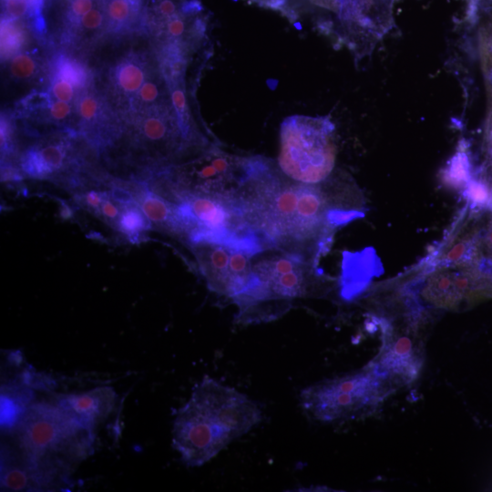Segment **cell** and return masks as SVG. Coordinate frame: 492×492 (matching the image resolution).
Here are the masks:
<instances>
[{"label":"cell","instance_id":"1","mask_svg":"<svg viewBox=\"0 0 492 492\" xmlns=\"http://www.w3.org/2000/svg\"><path fill=\"white\" fill-rule=\"evenodd\" d=\"M237 200L267 250L316 264L335 231L364 215L362 195L347 176L332 173L320 183L305 184L261 157L252 158Z\"/></svg>","mask_w":492,"mask_h":492},{"label":"cell","instance_id":"2","mask_svg":"<svg viewBox=\"0 0 492 492\" xmlns=\"http://www.w3.org/2000/svg\"><path fill=\"white\" fill-rule=\"evenodd\" d=\"M262 420L259 405L233 387L205 375L178 411L172 446L188 466H200Z\"/></svg>","mask_w":492,"mask_h":492},{"label":"cell","instance_id":"3","mask_svg":"<svg viewBox=\"0 0 492 492\" xmlns=\"http://www.w3.org/2000/svg\"><path fill=\"white\" fill-rule=\"evenodd\" d=\"M95 435L56 404L26 407L15 430L17 449L54 482L91 452Z\"/></svg>","mask_w":492,"mask_h":492},{"label":"cell","instance_id":"4","mask_svg":"<svg viewBox=\"0 0 492 492\" xmlns=\"http://www.w3.org/2000/svg\"><path fill=\"white\" fill-rule=\"evenodd\" d=\"M251 161L252 157L235 156L210 146L192 159L161 168L146 183L173 202L191 195L237 197Z\"/></svg>","mask_w":492,"mask_h":492},{"label":"cell","instance_id":"5","mask_svg":"<svg viewBox=\"0 0 492 492\" xmlns=\"http://www.w3.org/2000/svg\"><path fill=\"white\" fill-rule=\"evenodd\" d=\"M277 252L253 262L259 286L247 306L239 312V321L274 319L275 314L285 313L293 300L321 294L323 275L315 262Z\"/></svg>","mask_w":492,"mask_h":492},{"label":"cell","instance_id":"6","mask_svg":"<svg viewBox=\"0 0 492 492\" xmlns=\"http://www.w3.org/2000/svg\"><path fill=\"white\" fill-rule=\"evenodd\" d=\"M393 387L385 376L369 364L361 371L303 388L300 404L317 421H344L372 414Z\"/></svg>","mask_w":492,"mask_h":492},{"label":"cell","instance_id":"7","mask_svg":"<svg viewBox=\"0 0 492 492\" xmlns=\"http://www.w3.org/2000/svg\"><path fill=\"white\" fill-rule=\"evenodd\" d=\"M335 127L329 117L294 115L281 125L278 165L288 178L317 184L332 173L336 159Z\"/></svg>","mask_w":492,"mask_h":492},{"label":"cell","instance_id":"8","mask_svg":"<svg viewBox=\"0 0 492 492\" xmlns=\"http://www.w3.org/2000/svg\"><path fill=\"white\" fill-rule=\"evenodd\" d=\"M175 203L184 242L220 243L258 255L268 251L247 221L237 197L186 196Z\"/></svg>","mask_w":492,"mask_h":492},{"label":"cell","instance_id":"9","mask_svg":"<svg viewBox=\"0 0 492 492\" xmlns=\"http://www.w3.org/2000/svg\"><path fill=\"white\" fill-rule=\"evenodd\" d=\"M395 0H322L320 9L329 14L320 30L347 47L356 62L372 55L394 27Z\"/></svg>","mask_w":492,"mask_h":492},{"label":"cell","instance_id":"10","mask_svg":"<svg viewBox=\"0 0 492 492\" xmlns=\"http://www.w3.org/2000/svg\"><path fill=\"white\" fill-rule=\"evenodd\" d=\"M190 247L209 289L242 310L259 286L252 268L254 255L220 243L200 242Z\"/></svg>","mask_w":492,"mask_h":492},{"label":"cell","instance_id":"11","mask_svg":"<svg viewBox=\"0 0 492 492\" xmlns=\"http://www.w3.org/2000/svg\"><path fill=\"white\" fill-rule=\"evenodd\" d=\"M417 271L418 295L429 307L454 310L492 296V263L486 260L473 267Z\"/></svg>","mask_w":492,"mask_h":492},{"label":"cell","instance_id":"12","mask_svg":"<svg viewBox=\"0 0 492 492\" xmlns=\"http://www.w3.org/2000/svg\"><path fill=\"white\" fill-rule=\"evenodd\" d=\"M480 218L471 215L465 206L442 241L437 242L417 269L425 272L437 268L477 266L484 259V225L477 222Z\"/></svg>","mask_w":492,"mask_h":492},{"label":"cell","instance_id":"13","mask_svg":"<svg viewBox=\"0 0 492 492\" xmlns=\"http://www.w3.org/2000/svg\"><path fill=\"white\" fill-rule=\"evenodd\" d=\"M416 317L406 323L405 328L385 329L384 349L377 362L371 365L392 384L414 379L422 364V354L416 343Z\"/></svg>","mask_w":492,"mask_h":492},{"label":"cell","instance_id":"14","mask_svg":"<svg viewBox=\"0 0 492 492\" xmlns=\"http://www.w3.org/2000/svg\"><path fill=\"white\" fill-rule=\"evenodd\" d=\"M72 165V149L66 138L38 142L26 149L20 159L22 171L39 179L62 181V175L67 174Z\"/></svg>","mask_w":492,"mask_h":492},{"label":"cell","instance_id":"15","mask_svg":"<svg viewBox=\"0 0 492 492\" xmlns=\"http://www.w3.org/2000/svg\"><path fill=\"white\" fill-rule=\"evenodd\" d=\"M116 403L114 389L101 386L82 393L60 395L54 404L95 435L96 428L110 415Z\"/></svg>","mask_w":492,"mask_h":492},{"label":"cell","instance_id":"16","mask_svg":"<svg viewBox=\"0 0 492 492\" xmlns=\"http://www.w3.org/2000/svg\"><path fill=\"white\" fill-rule=\"evenodd\" d=\"M121 183L131 192L153 228L184 242V230L175 202L150 189L144 181Z\"/></svg>","mask_w":492,"mask_h":492},{"label":"cell","instance_id":"17","mask_svg":"<svg viewBox=\"0 0 492 492\" xmlns=\"http://www.w3.org/2000/svg\"><path fill=\"white\" fill-rule=\"evenodd\" d=\"M1 466V486L6 489L39 490L52 483L37 465L17 448L3 450Z\"/></svg>","mask_w":492,"mask_h":492},{"label":"cell","instance_id":"18","mask_svg":"<svg viewBox=\"0 0 492 492\" xmlns=\"http://www.w3.org/2000/svg\"><path fill=\"white\" fill-rule=\"evenodd\" d=\"M110 85L120 98L131 101L143 84L150 77L146 66L138 58L130 56L118 62L110 73Z\"/></svg>","mask_w":492,"mask_h":492},{"label":"cell","instance_id":"19","mask_svg":"<svg viewBox=\"0 0 492 492\" xmlns=\"http://www.w3.org/2000/svg\"><path fill=\"white\" fill-rule=\"evenodd\" d=\"M469 145L462 139L457 149L439 172L441 183L452 190L463 191L474 177Z\"/></svg>","mask_w":492,"mask_h":492},{"label":"cell","instance_id":"20","mask_svg":"<svg viewBox=\"0 0 492 492\" xmlns=\"http://www.w3.org/2000/svg\"><path fill=\"white\" fill-rule=\"evenodd\" d=\"M108 29L118 32L135 26L145 15L144 0H105Z\"/></svg>","mask_w":492,"mask_h":492},{"label":"cell","instance_id":"21","mask_svg":"<svg viewBox=\"0 0 492 492\" xmlns=\"http://www.w3.org/2000/svg\"><path fill=\"white\" fill-rule=\"evenodd\" d=\"M467 211L477 217L492 214V180L479 169L462 191Z\"/></svg>","mask_w":492,"mask_h":492},{"label":"cell","instance_id":"22","mask_svg":"<svg viewBox=\"0 0 492 492\" xmlns=\"http://www.w3.org/2000/svg\"><path fill=\"white\" fill-rule=\"evenodd\" d=\"M153 226L136 201L125 205L115 231L131 242H138Z\"/></svg>","mask_w":492,"mask_h":492},{"label":"cell","instance_id":"23","mask_svg":"<svg viewBox=\"0 0 492 492\" xmlns=\"http://www.w3.org/2000/svg\"><path fill=\"white\" fill-rule=\"evenodd\" d=\"M477 24L481 66L492 97V8L482 13Z\"/></svg>","mask_w":492,"mask_h":492},{"label":"cell","instance_id":"24","mask_svg":"<svg viewBox=\"0 0 492 492\" xmlns=\"http://www.w3.org/2000/svg\"><path fill=\"white\" fill-rule=\"evenodd\" d=\"M26 34L17 20L2 19L1 54L4 57L15 55L26 43Z\"/></svg>","mask_w":492,"mask_h":492},{"label":"cell","instance_id":"25","mask_svg":"<svg viewBox=\"0 0 492 492\" xmlns=\"http://www.w3.org/2000/svg\"><path fill=\"white\" fill-rule=\"evenodd\" d=\"M55 77L71 83L75 87L82 88L87 83L88 76L84 66L77 60L60 55L55 60Z\"/></svg>","mask_w":492,"mask_h":492},{"label":"cell","instance_id":"26","mask_svg":"<svg viewBox=\"0 0 492 492\" xmlns=\"http://www.w3.org/2000/svg\"><path fill=\"white\" fill-rule=\"evenodd\" d=\"M101 103L94 94L86 92L80 96L77 105V112L85 127L91 128L98 124Z\"/></svg>","mask_w":492,"mask_h":492},{"label":"cell","instance_id":"27","mask_svg":"<svg viewBox=\"0 0 492 492\" xmlns=\"http://www.w3.org/2000/svg\"><path fill=\"white\" fill-rule=\"evenodd\" d=\"M38 69L36 59L28 54H16L13 56L9 71L13 77L19 80H26L33 77Z\"/></svg>","mask_w":492,"mask_h":492},{"label":"cell","instance_id":"28","mask_svg":"<svg viewBox=\"0 0 492 492\" xmlns=\"http://www.w3.org/2000/svg\"><path fill=\"white\" fill-rule=\"evenodd\" d=\"M483 153L484 161L480 169L492 180V105L485 128Z\"/></svg>","mask_w":492,"mask_h":492},{"label":"cell","instance_id":"29","mask_svg":"<svg viewBox=\"0 0 492 492\" xmlns=\"http://www.w3.org/2000/svg\"><path fill=\"white\" fill-rule=\"evenodd\" d=\"M74 87L68 81L54 77L51 89L57 100L69 102L74 97Z\"/></svg>","mask_w":492,"mask_h":492},{"label":"cell","instance_id":"30","mask_svg":"<svg viewBox=\"0 0 492 492\" xmlns=\"http://www.w3.org/2000/svg\"><path fill=\"white\" fill-rule=\"evenodd\" d=\"M467 3L466 20L473 26L482 13L492 8V0H467Z\"/></svg>","mask_w":492,"mask_h":492},{"label":"cell","instance_id":"31","mask_svg":"<svg viewBox=\"0 0 492 492\" xmlns=\"http://www.w3.org/2000/svg\"><path fill=\"white\" fill-rule=\"evenodd\" d=\"M482 248L484 258L492 261V214L483 226Z\"/></svg>","mask_w":492,"mask_h":492},{"label":"cell","instance_id":"32","mask_svg":"<svg viewBox=\"0 0 492 492\" xmlns=\"http://www.w3.org/2000/svg\"><path fill=\"white\" fill-rule=\"evenodd\" d=\"M49 116L53 120H64L71 113V106L62 100H56L52 103L49 107Z\"/></svg>","mask_w":492,"mask_h":492}]
</instances>
